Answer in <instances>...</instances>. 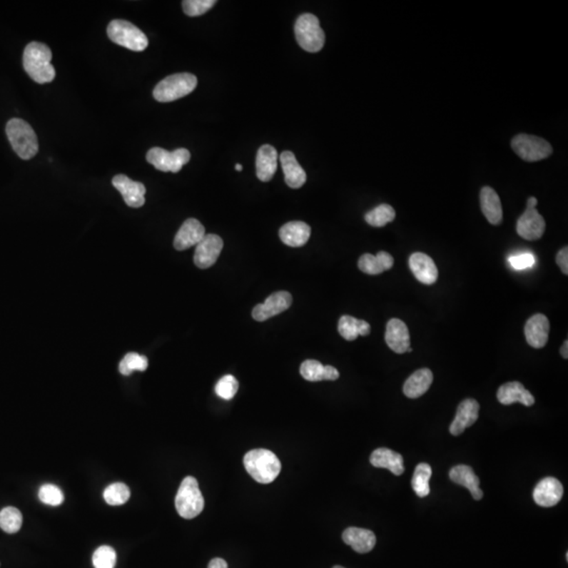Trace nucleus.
Here are the masks:
<instances>
[{"label": "nucleus", "mask_w": 568, "mask_h": 568, "mask_svg": "<svg viewBox=\"0 0 568 568\" xmlns=\"http://www.w3.org/2000/svg\"><path fill=\"white\" fill-rule=\"evenodd\" d=\"M528 345L534 348L547 345L549 334V320L543 314H537L528 319L524 328Z\"/></svg>", "instance_id": "nucleus-18"}, {"label": "nucleus", "mask_w": 568, "mask_h": 568, "mask_svg": "<svg viewBox=\"0 0 568 568\" xmlns=\"http://www.w3.org/2000/svg\"><path fill=\"white\" fill-rule=\"evenodd\" d=\"M293 303L292 295L285 290L274 293L265 299L263 305L255 306L253 310V318L259 323L268 320L272 317L281 314L284 310L290 308Z\"/></svg>", "instance_id": "nucleus-10"}, {"label": "nucleus", "mask_w": 568, "mask_h": 568, "mask_svg": "<svg viewBox=\"0 0 568 568\" xmlns=\"http://www.w3.org/2000/svg\"><path fill=\"white\" fill-rule=\"evenodd\" d=\"M148 366V361L146 356L136 354V353H130V354H126L119 363V372L124 376H128L134 370L144 372Z\"/></svg>", "instance_id": "nucleus-36"}, {"label": "nucleus", "mask_w": 568, "mask_h": 568, "mask_svg": "<svg viewBox=\"0 0 568 568\" xmlns=\"http://www.w3.org/2000/svg\"><path fill=\"white\" fill-rule=\"evenodd\" d=\"M537 204H538V201L534 197H529L527 201V206H532V208H536Z\"/></svg>", "instance_id": "nucleus-45"}, {"label": "nucleus", "mask_w": 568, "mask_h": 568, "mask_svg": "<svg viewBox=\"0 0 568 568\" xmlns=\"http://www.w3.org/2000/svg\"><path fill=\"white\" fill-rule=\"evenodd\" d=\"M22 525V514L16 507H8L0 512V528L8 534L19 532Z\"/></svg>", "instance_id": "nucleus-34"}, {"label": "nucleus", "mask_w": 568, "mask_h": 568, "mask_svg": "<svg viewBox=\"0 0 568 568\" xmlns=\"http://www.w3.org/2000/svg\"><path fill=\"white\" fill-rule=\"evenodd\" d=\"M410 268L417 280L421 283L434 284L438 279V268L432 258L425 253H414L410 257Z\"/></svg>", "instance_id": "nucleus-19"}, {"label": "nucleus", "mask_w": 568, "mask_h": 568, "mask_svg": "<svg viewBox=\"0 0 568 568\" xmlns=\"http://www.w3.org/2000/svg\"><path fill=\"white\" fill-rule=\"evenodd\" d=\"M497 398H498L499 402L503 405H514L516 402L525 406L534 405V396L530 394V392H528L522 383L517 382V381L501 385L497 392Z\"/></svg>", "instance_id": "nucleus-20"}, {"label": "nucleus", "mask_w": 568, "mask_h": 568, "mask_svg": "<svg viewBox=\"0 0 568 568\" xmlns=\"http://www.w3.org/2000/svg\"><path fill=\"white\" fill-rule=\"evenodd\" d=\"M238 388L239 383L237 379L232 375H226L217 382L215 392L224 400H232L238 392Z\"/></svg>", "instance_id": "nucleus-38"}, {"label": "nucleus", "mask_w": 568, "mask_h": 568, "mask_svg": "<svg viewBox=\"0 0 568 568\" xmlns=\"http://www.w3.org/2000/svg\"><path fill=\"white\" fill-rule=\"evenodd\" d=\"M216 4L215 0H184L183 9L188 16H201Z\"/></svg>", "instance_id": "nucleus-40"}, {"label": "nucleus", "mask_w": 568, "mask_h": 568, "mask_svg": "<svg viewBox=\"0 0 568 568\" xmlns=\"http://www.w3.org/2000/svg\"><path fill=\"white\" fill-rule=\"evenodd\" d=\"M338 332L341 337L348 341H354L358 336H367L370 334V323L359 320L352 316H343L339 320Z\"/></svg>", "instance_id": "nucleus-31"}, {"label": "nucleus", "mask_w": 568, "mask_h": 568, "mask_svg": "<svg viewBox=\"0 0 568 568\" xmlns=\"http://www.w3.org/2000/svg\"><path fill=\"white\" fill-rule=\"evenodd\" d=\"M295 35L299 46L306 52H319L325 46V35L321 29L320 22L315 15L310 13L298 17L295 24Z\"/></svg>", "instance_id": "nucleus-6"}, {"label": "nucleus", "mask_w": 568, "mask_h": 568, "mask_svg": "<svg viewBox=\"0 0 568 568\" xmlns=\"http://www.w3.org/2000/svg\"><path fill=\"white\" fill-rule=\"evenodd\" d=\"M394 265V258L388 253L379 252L376 256L372 254H365L358 261V268L361 272L367 275H379L385 270H390Z\"/></svg>", "instance_id": "nucleus-30"}, {"label": "nucleus", "mask_w": 568, "mask_h": 568, "mask_svg": "<svg viewBox=\"0 0 568 568\" xmlns=\"http://www.w3.org/2000/svg\"><path fill=\"white\" fill-rule=\"evenodd\" d=\"M197 77L190 73L171 75L157 84L153 96L159 102H171L183 98L196 88Z\"/></svg>", "instance_id": "nucleus-4"}, {"label": "nucleus", "mask_w": 568, "mask_h": 568, "mask_svg": "<svg viewBox=\"0 0 568 568\" xmlns=\"http://www.w3.org/2000/svg\"><path fill=\"white\" fill-rule=\"evenodd\" d=\"M177 512L184 519H194L201 514L204 499L194 477H186L179 487L175 499Z\"/></svg>", "instance_id": "nucleus-5"}, {"label": "nucleus", "mask_w": 568, "mask_h": 568, "mask_svg": "<svg viewBox=\"0 0 568 568\" xmlns=\"http://www.w3.org/2000/svg\"><path fill=\"white\" fill-rule=\"evenodd\" d=\"M333 568H345V567H333Z\"/></svg>", "instance_id": "nucleus-47"}, {"label": "nucleus", "mask_w": 568, "mask_h": 568, "mask_svg": "<svg viewBox=\"0 0 568 568\" xmlns=\"http://www.w3.org/2000/svg\"><path fill=\"white\" fill-rule=\"evenodd\" d=\"M450 478L456 485L467 487L475 500H481L483 498V492L479 487L480 479L477 477L472 467L467 465H457L450 470Z\"/></svg>", "instance_id": "nucleus-24"}, {"label": "nucleus", "mask_w": 568, "mask_h": 568, "mask_svg": "<svg viewBox=\"0 0 568 568\" xmlns=\"http://www.w3.org/2000/svg\"><path fill=\"white\" fill-rule=\"evenodd\" d=\"M108 36L114 44L135 52H142L148 46L146 35L130 21L116 19L108 26Z\"/></svg>", "instance_id": "nucleus-7"}, {"label": "nucleus", "mask_w": 568, "mask_h": 568, "mask_svg": "<svg viewBox=\"0 0 568 568\" xmlns=\"http://www.w3.org/2000/svg\"><path fill=\"white\" fill-rule=\"evenodd\" d=\"M396 218V212L390 204H380L374 210L366 213L365 221L375 228H382Z\"/></svg>", "instance_id": "nucleus-33"}, {"label": "nucleus", "mask_w": 568, "mask_h": 568, "mask_svg": "<svg viewBox=\"0 0 568 568\" xmlns=\"http://www.w3.org/2000/svg\"><path fill=\"white\" fill-rule=\"evenodd\" d=\"M481 210L488 223L499 225L503 220L502 204L499 195L490 186H485L480 193Z\"/></svg>", "instance_id": "nucleus-23"}, {"label": "nucleus", "mask_w": 568, "mask_h": 568, "mask_svg": "<svg viewBox=\"0 0 568 568\" xmlns=\"http://www.w3.org/2000/svg\"><path fill=\"white\" fill-rule=\"evenodd\" d=\"M563 492L562 483L558 479L547 477L537 485L532 496L539 507H552L560 502Z\"/></svg>", "instance_id": "nucleus-13"}, {"label": "nucleus", "mask_w": 568, "mask_h": 568, "mask_svg": "<svg viewBox=\"0 0 568 568\" xmlns=\"http://www.w3.org/2000/svg\"><path fill=\"white\" fill-rule=\"evenodd\" d=\"M116 559V552L114 548L103 545L95 550L93 554V565L95 568H115Z\"/></svg>", "instance_id": "nucleus-37"}, {"label": "nucleus", "mask_w": 568, "mask_h": 568, "mask_svg": "<svg viewBox=\"0 0 568 568\" xmlns=\"http://www.w3.org/2000/svg\"><path fill=\"white\" fill-rule=\"evenodd\" d=\"M547 228L542 215L536 210V208L528 206L525 212L521 215L517 223V233L519 236L528 241H534L543 236Z\"/></svg>", "instance_id": "nucleus-11"}, {"label": "nucleus", "mask_w": 568, "mask_h": 568, "mask_svg": "<svg viewBox=\"0 0 568 568\" xmlns=\"http://www.w3.org/2000/svg\"><path fill=\"white\" fill-rule=\"evenodd\" d=\"M480 405L475 399H467L462 401L457 410L456 417L450 426V432L452 436H459L467 427L478 420Z\"/></svg>", "instance_id": "nucleus-17"}, {"label": "nucleus", "mask_w": 568, "mask_h": 568, "mask_svg": "<svg viewBox=\"0 0 568 568\" xmlns=\"http://www.w3.org/2000/svg\"><path fill=\"white\" fill-rule=\"evenodd\" d=\"M278 153L274 146L264 144L259 148L256 157V174L259 181L268 183L272 181L277 171Z\"/></svg>", "instance_id": "nucleus-21"}, {"label": "nucleus", "mask_w": 568, "mask_h": 568, "mask_svg": "<svg viewBox=\"0 0 568 568\" xmlns=\"http://www.w3.org/2000/svg\"><path fill=\"white\" fill-rule=\"evenodd\" d=\"M557 263L560 266L561 270L563 274H568V248L567 246L560 250V252L557 254L556 257Z\"/></svg>", "instance_id": "nucleus-42"}, {"label": "nucleus", "mask_w": 568, "mask_h": 568, "mask_svg": "<svg viewBox=\"0 0 568 568\" xmlns=\"http://www.w3.org/2000/svg\"><path fill=\"white\" fill-rule=\"evenodd\" d=\"M190 159L191 153L186 148L168 152L161 148H153L146 154L148 163L161 172L178 173Z\"/></svg>", "instance_id": "nucleus-9"}, {"label": "nucleus", "mask_w": 568, "mask_h": 568, "mask_svg": "<svg viewBox=\"0 0 568 568\" xmlns=\"http://www.w3.org/2000/svg\"><path fill=\"white\" fill-rule=\"evenodd\" d=\"M509 263L516 270H524L532 268L534 264V258L532 254H522L519 256L510 257Z\"/></svg>", "instance_id": "nucleus-41"}, {"label": "nucleus", "mask_w": 568, "mask_h": 568, "mask_svg": "<svg viewBox=\"0 0 568 568\" xmlns=\"http://www.w3.org/2000/svg\"><path fill=\"white\" fill-rule=\"evenodd\" d=\"M235 168H236L237 171H243V166H241V164L237 163L236 166H235Z\"/></svg>", "instance_id": "nucleus-46"}, {"label": "nucleus", "mask_w": 568, "mask_h": 568, "mask_svg": "<svg viewBox=\"0 0 568 568\" xmlns=\"http://www.w3.org/2000/svg\"><path fill=\"white\" fill-rule=\"evenodd\" d=\"M385 343L392 352L405 354L410 348V330L400 319L392 318L386 325Z\"/></svg>", "instance_id": "nucleus-14"}, {"label": "nucleus", "mask_w": 568, "mask_h": 568, "mask_svg": "<svg viewBox=\"0 0 568 568\" xmlns=\"http://www.w3.org/2000/svg\"><path fill=\"white\" fill-rule=\"evenodd\" d=\"M279 237L286 245L300 248L308 243L310 237V228L303 221H292L284 224L279 230Z\"/></svg>", "instance_id": "nucleus-26"}, {"label": "nucleus", "mask_w": 568, "mask_h": 568, "mask_svg": "<svg viewBox=\"0 0 568 568\" xmlns=\"http://www.w3.org/2000/svg\"><path fill=\"white\" fill-rule=\"evenodd\" d=\"M432 467L426 463H420L415 470L412 479V487L417 496L425 498L430 492V479L432 477Z\"/></svg>", "instance_id": "nucleus-32"}, {"label": "nucleus", "mask_w": 568, "mask_h": 568, "mask_svg": "<svg viewBox=\"0 0 568 568\" xmlns=\"http://www.w3.org/2000/svg\"><path fill=\"white\" fill-rule=\"evenodd\" d=\"M208 568H228V563L221 558H215L208 563Z\"/></svg>", "instance_id": "nucleus-43"}, {"label": "nucleus", "mask_w": 568, "mask_h": 568, "mask_svg": "<svg viewBox=\"0 0 568 568\" xmlns=\"http://www.w3.org/2000/svg\"><path fill=\"white\" fill-rule=\"evenodd\" d=\"M280 163L286 184L292 188H300L305 183L306 173L297 161L296 156L290 151H285L280 155Z\"/></svg>", "instance_id": "nucleus-25"}, {"label": "nucleus", "mask_w": 568, "mask_h": 568, "mask_svg": "<svg viewBox=\"0 0 568 568\" xmlns=\"http://www.w3.org/2000/svg\"><path fill=\"white\" fill-rule=\"evenodd\" d=\"M24 68L26 74L37 83H48L56 76L54 66L51 64L52 52L41 42L33 41L24 49Z\"/></svg>", "instance_id": "nucleus-1"}, {"label": "nucleus", "mask_w": 568, "mask_h": 568, "mask_svg": "<svg viewBox=\"0 0 568 568\" xmlns=\"http://www.w3.org/2000/svg\"><path fill=\"white\" fill-rule=\"evenodd\" d=\"M130 488L124 483H113L104 490L103 498L108 505H122L130 499Z\"/></svg>", "instance_id": "nucleus-35"}, {"label": "nucleus", "mask_w": 568, "mask_h": 568, "mask_svg": "<svg viewBox=\"0 0 568 568\" xmlns=\"http://www.w3.org/2000/svg\"><path fill=\"white\" fill-rule=\"evenodd\" d=\"M244 467L257 482L272 483L280 474L281 463L278 457L270 450L258 448L244 456Z\"/></svg>", "instance_id": "nucleus-2"}, {"label": "nucleus", "mask_w": 568, "mask_h": 568, "mask_svg": "<svg viewBox=\"0 0 568 568\" xmlns=\"http://www.w3.org/2000/svg\"><path fill=\"white\" fill-rule=\"evenodd\" d=\"M343 541L359 554L370 552L376 545V536L372 530L348 527L343 534Z\"/></svg>", "instance_id": "nucleus-22"}, {"label": "nucleus", "mask_w": 568, "mask_h": 568, "mask_svg": "<svg viewBox=\"0 0 568 568\" xmlns=\"http://www.w3.org/2000/svg\"><path fill=\"white\" fill-rule=\"evenodd\" d=\"M112 183L131 208H141L146 203V186L141 183L131 181L126 175H117L113 178Z\"/></svg>", "instance_id": "nucleus-15"}, {"label": "nucleus", "mask_w": 568, "mask_h": 568, "mask_svg": "<svg viewBox=\"0 0 568 568\" xmlns=\"http://www.w3.org/2000/svg\"><path fill=\"white\" fill-rule=\"evenodd\" d=\"M568 341H564L563 343L562 348H561V355H562L563 358L567 359L568 358Z\"/></svg>", "instance_id": "nucleus-44"}, {"label": "nucleus", "mask_w": 568, "mask_h": 568, "mask_svg": "<svg viewBox=\"0 0 568 568\" xmlns=\"http://www.w3.org/2000/svg\"><path fill=\"white\" fill-rule=\"evenodd\" d=\"M512 148L517 155L528 163L543 161L552 155L549 142L534 135L519 134L512 141Z\"/></svg>", "instance_id": "nucleus-8"}, {"label": "nucleus", "mask_w": 568, "mask_h": 568, "mask_svg": "<svg viewBox=\"0 0 568 568\" xmlns=\"http://www.w3.org/2000/svg\"><path fill=\"white\" fill-rule=\"evenodd\" d=\"M39 500L44 504L59 507L64 501L61 488L53 485H42L39 492Z\"/></svg>", "instance_id": "nucleus-39"}, {"label": "nucleus", "mask_w": 568, "mask_h": 568, "mask_svg": "<svg viewBox=\"0 0 568 568\" xmlns=\"http://www.w3.org/2000/svg\"><path fill=\"white\" fill-rule=\"evenodd\" d=\"M6 132L13 150L21 159L29 161L39 153V139L28 122L19 118L11 119L6 123Z\"/></svg>", "instance_id": "nucleus-3"}, {"label": "nucleus", "mask_w": 568, "mask_h": 568, "mask_svg": "<svg viewBox=\"0 0 568 568\" xmlns=\"http://www.w3.org/2000/svg\"><path fill=\"white\" fill-rule=\"evenodd\" d=\"M206 228L201 221L190 218L184 221L174 239V246L177 250H188L197 245L206 236Z\"/></svg>", "instance_id": "nucleus-16"}, {"label": "nucleus", "mask_w": 568, "mask_h": 568, "mask_svg": "<svg viewBox=\"0 0 568 568\" xmlns=\"http://www.w3.org/2000/svg\"><path fill=\"white\" fill-rule=\"evenodd\" d=\"M434 376L432 370L428 368H421L416 370L403 385V392L410 399H417L423 396L432 385Z\"/></svg>", "instance_id": "nucleus-28"}, {"label": "nucleus", "mask_w": 568, "mask_h": 568, "mask_svg": "<svg viewBox=\"0 0 568 568\" xmlns=\"http://www.w3.org/2000/svg\"><path fill=\"white\" fill-rule=\"evenodd\" d=\"M370 461L372 467L386 468L396 476H401L405 472L402 456L388 448L382 447L374 450Z\"/></svg>", "instance_id": "nucleus-27"}, {"label": "nucleus", "mask_w": 568, "mask_h": 568, "mask_svg": "<svg viewBox=\"0 0 568 568\" xmlns=\"http://www.w3.org/2000/svg\"><path fill=\"white\" fill-rule=\"evenodd\" d=\"M300 374L305 380L310 382L317 381H335L339 378V372L334 366L323 365L317 360H306L300 366Z\"/></svg>", "instance_id": "nucleus-29"}, {"label": "nucleus", "mask_w": 568, "mask_h": 568, "mask_svg": "<svg viewBox=\"0 0 568 568\" xmlns=\"http://www.w3.org/2000/svg\"><path fill=\"white\" fill-rule=\"evenodd\" d=\"M223 248V240L218 235L208 234L196 246L194 263L199 268H208L216 263Z\"/></svg>", "instance_id": "nucleus-12"}]
</instances>
